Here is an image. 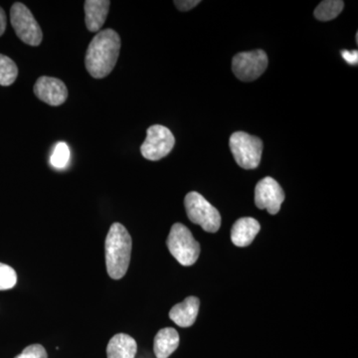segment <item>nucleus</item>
<instances>
[{
    "label": "nucleus",
    "mask_w": 358,
    "mask_h": 358,
    "mask_svg": "<svg viewBox=\"0 0 358 358\" xmlns=\"http://www.w3.org/2000/svg\"><path fill=\"white\" fill-rule=\"evenodd\" d=\"M121 38L114 29L102 30L90 42L85 65L89 74L95 79L109 76L114 70L121 50Z\"/></svg>",
    "instance_id": "1"
},
{
    "label": "nucleus",
    "mask_w": 358,
    "mask_h": 358,
    "mask_svg": "<svg viewBox=\"0 0 358 358\" xmlns=\"http://www.w3.org/2000/svg\"><path fill=\"white\" fill-rule=\"evenodd\" d=\"M131 245V237L126 227L121 223L113 224L105 242L106 265L112 279L120 280L127 274Z\"/></svg>",
    "instance_id": "2"
},
{
    "label": "nucleus",
    "mask_w": 358,
    "mask_h": 358,
    "mask_svg": "<svg viewBox=\"0 0 358 358\" xmlns=\"http://www.w3.org/2000/svg\"><path fill=\"white\" fill-rule=\"evenodd\" d=\"M166 245L171 255L185 267H189L199 260L200 245L183 224H174L167 238Z\"/></svg>",
    "instance_id": "3"
},
{
    "label": "nucleus",
    "mask_w": 358,
    "mask_h": 358,
    "mask_svg": "<svg viewBox=\"0 0 358 358\" xmlns=\"http://www.w3.org/2000/svg\"><path fill=\"white\" fill-rule=\"evenodd\" d=\"M229 145L233 157L242 169H255L260 164L264 148L261 138L237 131L231 136Z\"/></svg>",
    "instance_id": "4"
},
{
    "label": "nucleus",
    "mask_w": 358,
    "mask_h": 358,
    "mask_svg": "<svg viewBox=\"0 0 358 358\" xmlns=\"http://www.w3.org/2000/svg\"><path fill=\"white\" fill-rule=\"evenodd\" d=\"M185 205L186 214L192 223L201 226L202 229L209 233H215L220 229V213L199 192L188 193Z\"/></svg>",
    "instance_id": "5"
},
{
    "label": "nucleus",
    "mask_w": 358,
    "mask_h": 358,
    "mask_svg": "<svg viewBox=\"0 0 358 358\" xmlns=\"http://www.w3.org/2000/svg\"><path fill=\"white\" fill-rule=\"evenodd\" d=\"M10 22L18 38L30 46H39L43 32L31 11L25 4L15 2L10 9Z\"/></svg>",
    "instance_id": "6"
},
{
    "label": "nucleus",
    "mask_w": 358,
    "mask_h": 358,
    "mask_svg": "<svg viewBox=\"0 0 358 358\" xmlns=\"http://www.w3.org/2000/svg\"><path fill=\"white\" fill-rule=\"evenodd\" d=\"M176 145V138L166 127L155 124L147 131V138L141 147V152L145 159L157 162L171 154Z\"/></svg>",
    "instance_id": "7"
},
{
    "label": "nucleus",
    "mask_w": 358,
    "mask_h": 358,
    "mask_svg": "<svg viewBox=\"0 0 358 358\" xmlns=\"http://www.w3.org/2000/svg\"><path fill=\"white\" fill-rule=\"evenodd\" d=\"M268 67V56L265 51L241 52L232 60V70L235 76L243 82L258 79Z\"/></svg>",
    "instance_id": "8"
},
{
    "label": "nucleus",
    "mask_w": 358,
    "mask_h": 358,
    "mask_svg": "<svg viewBox=\"0 0 358 358\" xmlns=\"http://www.w3.org/2000/svg\"><path fill=\"white\" fill-rule=\"evenodd\" d=\"M284 200V190L274 178L268 176L257 183L255 204L259 209H266L268 213L275 215L281 209Z\"/></svg>",
    "instance_id": "9"
},
{
    "label": "nucleus",
    "mask_w": 358,
    "mask_h": 358,
    "mask_svg": "<svg viewBox=\"0 0 358 358\" xmlns=\"http://www.w3.org/2000/svg\"><path fill=\"white\" fill-rule=\"evenodd\" d=\"M35 96L52 107L63 105L68 98V89L64 82L53 77L42 76L34 85Z\"/></svg>",
    "instance_id": "10"
},
{
    "label": "nucleus",
    "mask_w": 358,
    "mask_h": 358,
    "mask_svg": "<svg viewBox=\"0 0 358 358\" xmlns=\"http://www.w3.org/2000/svg\"><path fill=\"white\" fill-rule=\"evenodd\" d=\"M109 0H87L85 1V22L90 32H98L107 20Z\"/></svg>",
    "instance_id": "11"
},
{
    "label": "nucleus",
    "mask_w": 358,
    "mask_h": 358,
    "mask_svg": "<svg viewBox=\"0 0 358 358\" xmlns=\"http://www.w3.org/2000/svg\"><path fill=\"white\" fill-rule=\"evenodd\" d=\"M260 223L256 219L244 217L238 219L231 230V240L238 247H247L254 241L260 232Z\"/></svg>",
    "instance_id": "12"
},
{
    "label": "nucleus",
    "mask_w": 358,
    "mask_h": 358,
    "mask_svg": "<svg viewBox=\"0 0 358 358\" xmlns=\"http://www.w3.org/2000/svg\"><path fill=\"white\" fill-rule=\"evenodd\" d=\"M200 307V301L196 296H188L182 303H178L169 312V317L178 326L192 327L196 320Z\"/></svg>",
    "instance_id": "13"
},
{
    "label": "nucleus",
    "mask_w": 358,
    "mask_h": 358,
    "mask_svg": "<svg viewBox=\"0 0 358 358\" xmlns=\"http://www.w3.org/2000/svg\"><path fill=\"white\" fill-rule=\"evenodd\" d=\"M136 352V341L126 334H115L110 338L107 348L108 358H134Z\"/></svg>",
    "instance_id": "14"
},
{
    "label": "nucleus",
    "mask_w": 358,
    "mask_h": 358,
    "mask_svg": "<svg viewBox=\"0 0 358 358\" xmlns=\"http://www.w3.org/2000/svg\"><path fill=\"white\" fill-rule=\"evenodd\" d=\"M179 345V334L173 327L160 329L155 338L154 350L157 358H167Z\"/></svg>",
    "instance_id": "15"
},
{
    "label": "nucleus",
    "mask_w": 358,
    "mask_h": 358,
    "mask_svg": "<svg viewBox=\"0 0 358 358\" xmlns=\"http://www.w3.org/2000/svg\"><path fill=\"white\" fill-rule=\"evenodd\" d=\"M345 7L341 0H324L315 9L313 15L320 21H331L338 17Z\"/></svg>",
    "instance_id": "16"
},
{
    "label": "nucleus",
    "mask_w": 358,
    "mask_h": 358,
    "mask_svg": "<svg viewBox=\"0 0 358 358\" xmlns=\"http://www.w3.org/2000/svg\"><path fill=\"white\" fill-rule=\"evenodd\" d=\"M18 76L15 62L6 55L0 54V85L7 87L13 85Z\"/></svg>",
    "instance_id": "17"
},
{
    "label": "nucleus",
    "mask_w": 358,
    "mask_h": 358,
    "mask_svg": "<svg viewBox=\"0 0 358 358\" xmlns=\"http://www.w3.org/2000/svg\"><path fill=\"white\" fill-rule=\"evenodd\" d=\"M70 159V150L67 143H59L51 155L50 162L56 169H64Z\"/></svg>",
    "instance_id": "18"
},
{
    "label": "nucleus",
    "mask_w": 358,
    "mask_h": 358,
    "mask_svg": "<svg viewBox=\"0 0 358 358\" xmlns=\"http://www.w3.org/2000/svg\"><path fill=\"white\" fill-rule=\"evenodd\" d=\"M17 282V275L10 266L0 263V291L13 289Z\"/></svg>",
    "instance_id": "19"
},
{
    "label": "nucleus",
    "mask_w": 358,
    "mask_h": 358,
    "mask_svg": "<svg viewBox=\"0 0 358 358\" xmlns=\"http://www.w3.org/2000/svg\"><path fill=\"white\" fill-rule=\"evenodd\" d=\"M46 350L43 346L40 345H32L27 346L23 350V352L18 355L15 358H47Z\"/></svg>",
    "instance_id": "20"
},
{
    "label": "nucleus",
    "mask_w": 358,
    "mask_h": 358,
    "mask_svg": "<svg viewBox=\"0 0 358 358\" xmlns=\"http://www.w3.org/2000/svg\"><path fill=\"white\" fill-rule=\"evenodd\" d=\"M200 0H176L174 4L180 11H189L200 3Z\"/></svg>",
    "instance_id": "21"
},
{
    "label": "nucleus",
    "mask_w": 358,
    "mask_h": 358,
    "mask_svg": "<svg viewBox=\"0 0 358 358\" xmlns=\"http://www.w3.org/2000/svg\"><path fill=\"white\" fill-rule=\"evenodd\" d=\"M341 55H343V59L350 65H357L358 63V52L357 50L353 51H348L343 50L341 51Z\"/></svg>",
    "instance_id": "22"
},
{
    "label": "nucleus",
    "mask_w": 358,
    "mask_h": 358,
    "mask_svg": "<svg viewBox=\"0 0 358 358\" xmlns=\"http://www.w3.org/2000/svg\"><path fill=\"white\" fill-rule=\"evenodd\" d=\"M7 18L3 9L0 7V36H2L6 29Z\"/></svg>",
    "instance_id": "23"
}]
</instances>
